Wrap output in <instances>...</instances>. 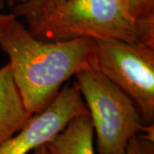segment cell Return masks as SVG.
<instances>
[{
    "label": "cell",
    "instance_id": "1",
    "mask_svg": "<svg viewBox=\"0 0 154 154\" xmlns=\"http://www.w3.org/2000/svg\"><path fill=\"white\" fill-rule=\"evenodd\" d=\"M0 47L10 57L12 75L26 109L38 114L73 75L95 66V39L44 41L15 19L0 33Z\"/></svg>",
    "mask_w": 154,
    "mask_h": 154
},
{
    "label": "cell",
    "instance_id": "2",
    "mask_svg": "<svg viewBox=\"0 0 154 154\" xmlns=\"http://www.w3.org/2000/svg\"><path fill=\"white\" fill-rule=\"evenodd\" d=\"M29 33L44 41L88 37L154 45V17L134 20L120 0H67Z\"/></svg>",
    "mask_w": 154,
    "mask_h": 154
},
{
    "label": "cell",
    "instance_id": "3",
    "mask_svg": "<svg viewBox=\"0 0 154 154\" xmlns=\"http://www.w3.org/2000/svg\"><path fill=\"white\" fill-rule=\"evenodd\" d=\"M75 76L93 122L99 154H124L128 140L144 127L135 104L95 69Z\"/></svg>",
    "mask_w": 154,
    "mask_h": 154
},
{
    "label": "cell",
    "instance_id": "4",
    "mask_svg": "<svg viewBox=\"0 0 154 154\" xmlns=\"http://www.w3.org/2000/svg\"><path fill=\"white\" fill-rule=\"evenodd\" d=\"M132 99L144 126L154 122V45L95 39V66Z\"/></svg>",
    "mask_w": 154,
    "mask_h": 154
},
{
    "label": "cell",
    "instance_id": "5",
    "mask_svg": "<svg viewBox=\"0 0 154 154\" xmlns=\"http://www.w3.org/2000/svg\"><path fill=\"white\" fill-rule=\"evenodd\" d=\"M79 115H89L77 82L67 84L46 108L31 116L22 129L0 146V154H28L45 145Z\"/></svg>",
    "mask_w": 154,
    "mask_h": 154
},
{
    "label": "cell",
    "instance_id": "6",
    "mask_svg": "<svg viewBox=\"0 0 154 154\" xmlns=\"http://www.w3.org/2000/svg\"><path fill=\"white\" fill-rule=\"evenodd\" d=\"M32 116L24 105L8 63L0 68V146L19 132Z\"/></svg>",
    "mask_w": 154,
    "mask_h": 154
},
{
    "label": "cell",
    "instance_id": "7",
    "mask_svg": "<svg viewBox=\"0 0 154 154\" xmlns=\"http://www.w3.org/2000/svg\"><path fill=\"white\" fill-rule=\"evenodd\" d=\"M94 134L90 115H79L45 146L50 154H96Z\"/></svg>",
    "mask_w": 154,
    "mask_h": 154
},
{
    "label": "cell",
    "instance_id": "8",
    "mask_svg": "<svg viewBox=\"0 0 154 154\" xmlns=\"http://www.w3.org/2000/svg\"><path fill=\"white\" fill-rule=\"evenodd\" d=\"M67 0H22L13 7V14L23 17L31 28L52 16Z\"/></svg>",
    "mask_w": 154,
    "mask_h": 154
},
{
    "label": "cell",
    "instance_id": "9",
    "mask_svg": "<svg viewBox=\"0 0 154 154\" xmlns=\"http://www.w3.org/2000/svg\"><path fill=\"white\" fill-rule=\"evenodd\" d=\"M124 154H154L153 124L145 126L143 132L128 140Z\"/></svg>",
    "mask_w": 154,
    "mask_h": 154
},
{
    "label": "cell",
    "instance_id": "10",
    "mask_svg": "<svg viewBox=\"0 0 154 154\" xmlns=\"http://www.w3.org/2000/svg\"><path fill=\"white\" fill-rule=\"evenodd\" d=\"M128 14L134 20L154 17V0H120Z\"/></svg>",
    "mask_w": 154,
    "mask_h": 154
},
{
    "label": "cell",
    "instance_id": "11",
    "mask_svg": "<svg viewBox=\"0 0 154 154\" xmlns=\"http://www.w3.org/2000/svg\"><path fill=\"white\" fill-rule=\"evenodd\" d=\"M17 18V17L13 13L12 14H0V33L12 21H14Z\"/></svg>",
    "mask_w": 154,
    "mask_h": 154
},
{
    "label": "cell",
    "instance_id": "12",
    "mask_svg": "<svg viewBox=\"0 0 154 154\" xmlns=\"http://www.w3.org/2000/svg\"><path fill=\"white\" fill-rule=\"evenodd\" d=\"M33 154H50V152L46 148V146L45 145H42L36 149H34Z\"/></svg>",
    "mask_w": 154,
    "mask_h": 154
},
{
    "label": "cell",
    "instance_id": "13",
    "mask_svg": "<svg viewBox=\"0 0 154 154\" xmlns=\"http://www.w3.org/2000/svg\"><path fill=\"white\" fill-rule=\"evenodd\" d=\"M13 0H0V10L4 9L5 5H11L13 4Z\"/></svg>",
    "mask_w": 154,
    "mask_h": 154
}]
</instances>
